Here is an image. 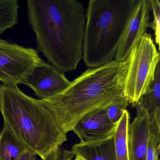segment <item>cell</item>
Instances as JSON below:
<instances>
[{"label": "cell", "instance_id": "6da1fadb", "mask_svg": "<svg viewBox=\"0 0 160 160\" xmlns=\"http://www.w3.org/2000/svg\"><path fill=\"white\" fill-rule=\"evenodd\" d=\"M27 3L38 52L63 73L76 69L83 58V4L77 0H28Z\"/></svg>", "mask_w": 160, "mask_h": 160}, {"label": "cell", "instance_id": "5bb4252c", "mask_svg": "<svg viewBox=\"0 0 160 160\" xmlns=\"http://www.w3.org/2000/svg\"><path fill=\"white\" fill-rule=\"evenodd\" d=\"M129 124L130 114L126 109L117 123L114 134V146L117 160H129L128 143Z\"/></svg>", "mask_w": 160, "mask_h": 160}, {"label": "cell", "instance_id": "ac0fdd59", "mask_svg": "<svg viewBox=\"0 0 160 160\" xmlns=\"http://www.w3.org/2000/svg\"><path fill=\"white\" fill-rule=\"evenodd\" d=\"M160 140L149 133L146 153V160H160Z\"/></svg>", "mask_w": 160, "mask_h": 160}, {"label": "cell", "instance_id": "9c48e42d", "mask_svg": "<svg viewBox=\"0 0 160 160\" xmlns=\"http://www.w3.org/2000/svg\"><path fill=\"white\" fill-rule=\"evenodd\" d=\"M117 124L110 121L105 109L94 110L80 119L72 131L81 143L100 142L113 136Z\"/></svg>", "mask_w": 160, "mask_h": 160}, {"label": "cell", "instance_id": "2e32d148", "mask_svg": "<svg viewBox=\"0 0 160 160\" xmlns=\"http://www.w3.org/2000/svg\"><path fill=\"white\" fill-rule=\"evenodd\" d=\"M129 103L124 96H120L105 108L107 115L111 122L115 124L118 123Z\"/></svg>", "mask_w": 160, "mask_h": 160}, {"label": "cell", "instance_id": "ffe728a7", "mask_svg": "<svg viewBox=\"0 0 160 160\" xmlns=\"http://www.w3.org/2000/svg\"><path fill=\"white\" fill-rule=\"evenodd\" d=\"M37 154L30 149L26 151L18 160H36Z\"/></svg>", "mask_w": 160, "mask_h": 160}, {"label": "cell", "instance_id": "277c9868", "mask_svg": "<svg viewBox=\"0 0 160 160\" xmlns=\"http://www.w3.org/2000/svg\"><path fill=\"white\" fill-rule=\"evenodd\" d=\"M138 0H90L86 12L83 59L95 68L114 60Z\"/></svg>", "mask_w": 160, "mask_h": 160}, {"label": "cell", "instance_id": "7c38bea8", "mask_svg": "<svg viewBox=\"0 0 160 160\" xmlns=\"http://www.w3.org/2000/svg\"><path fill=\"white\" fill-rule=\"evenodd\" d=\"M114 136L100 142H78L72 146L71 152L83 160H117Z\"/></svg>", "mask_w": 160, "mask_h": 160}, {"label": "cell", "instance_id": "7a4b0ae2", "mask_svg": "<svg viewBox=\"0 0 160 160\" xmlns=\"http://www.w3.org/2000/svg\"><path fill=\"white\" fill-rule=\"evenodd\" d=\"M122 66V62L114 60L100 67L88 69L62 92L39 100L66 134L83 117L94 110L105 109L123 96Z\"/></svg>", "mask_w": 160, "mask_h": 160}, {"label": "cell", "instance_id": "5b68a950", "mask_svg": "<svg viewBox=\"0 0 160 160\" xmlns=\"http://www.w3.org/2000/svg\"><path fill=\"white\" fill-rule=\"evenodd\" d=\"M160 55L149 33H144L133 45L122 62L121 72L123 96L134 106L154 78Z\"/></svg>", "mask_w": 160, "mask_h": 160}, {"label": "cell", "instance_id": "8992f818", "mask_svg": "<svg viewBox=\"0 0 160 160\" xmlns=\"http://www.w3.org/2000/svg\"><path fill=\"white\" fill-rule=\"evenodd\" d=\"M37 49L0 39V84H24L32 69L44 62Z\"/></svg>", "mask_w": 160, "mask_h": 160}, {"label": "cell", "instance_id": "e0dca14e", "mask_svg": "<svg viewBox=\"0 0 160 160\" xmlns=\"http://www.w3.org/2000/svg\"><path fill=\"white\" fill-rule=\"evenodd\" d=\"M151 11L153 14V21L150 23L149 28L153 30L155 43L159 49L160 46V2L158 0H148Z\"/></svg>", "mask_w": 160, "mask_h": 160}, {"label": "cell", "instance_id": "3957f363", "mask_svg": "<svg viewBox=\"0 0 160 160\" xmlns=\"http://www.w3.org/2000/svg\"><path fill=\"white\" fill-rule=\"evenodd\" d=\"M0 111L4 124L42 160L67 141L50 111L18 86L0 84Z\"/></svg>", "mask_w": 160, "mask_h": 160}, {"label": "cell", "instance_id": "30bf717a", "mask_svg": "<svg viewBox=\"0 0 160 160\" xmlns=\"http://www.w3.org/2000/svg\"><path fill=\"white\" fill-rule=\"evenodd\" d=\"M137 115L128 127L129 160H146L149 136L148 116L143 106V97L134 106Z\"/></svg>", "mask_w": 160, "mask_h": 160}, {"label": "cell", "instance_id": "ba28073f", "mask_svg": "<svg viewBox=\"0 0 160 160\" xmlns=\"http://www.w3.org/2000/svg\"><path fill=\"white\" fill-rule=\"evenodd\" d=\"M150 12L148 0H138L124 30L115 60L124 61L136 41L146 33L150 23Z\"/></svg>", "mask_w": 160, "mask_h": 160}, {"label": "cell", "instance_id": "9a60e30c", "mask_svg": "<svg viewBox=\"0 0 160 160\" xmlns=\"http://www.w3.org/2000/svg\"><path fill=\"white\" fill-rule=\"evenodd\" d=\"M19 8L17 0H0V35L18 24Z\"/></svg>", "mask_w": 160, "mask_h": 160}, {"label": "cell", "instance_id": "52a82bcc", "mask_svg": "<svg viewBox=\"0 0 160 160\" xmlns=\"http://www.w3.org/2000/svg\"><path fill=\"white\" fill-rule=\"evenodd\" d=\"M71 82L64 73L44 62L32 69L24 84L31 88L40 100H42L62 92Z\"/></svg>", "mask_w": 160, "mask_h": 160}, {"label": "cell", "instance_id": "4fadbf2b", "mask_svg": "<svg viewBox=\"0 0 160 160\" xmlns=\"http://www.w3.org/2000/svg\"><path fill=\"white\" fill-rule=\"evenodd\" d=\"M29 149L4 124L0 133V160H18Z\"/></svg>", "mask_w": 160, "mask_h": 160}, {"label": "cell", "instance_id": "8fae6325", "mask_svg": "<svg viewBox=\"0 0 160 160\" xmlns=\"http://www.w3.org/2000/svg\"><path fill=\"white\" fill-rule=\"evenodd\" d=\"M143 106L148 116L150 132L160 134V64L157 65L154 79L143 96Z\"/></svg>", "mask_w": 160, "mask_h": 160}, {"label": "cell", "instance_id": "d6986e66", "mask_svg": "<svg viewBox=\"0 0 160 160\" xmlns=\"http://www.w3.org/2000/svg\"><path fill=\"white\" fill-rule=\"evenodd\" d=\"M62 152L60 147H57L50 152L42 160H61Z\"/></svg>", "mask_w": 160, "mask_h": 160}]
</instances>
